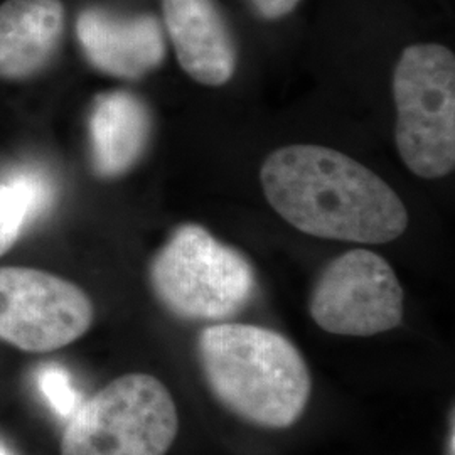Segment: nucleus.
<instances>
[{
	"label": "nucleus",
	"mask_w": 455,
	"mask_h": 455,
	"mask_svg": "<svg viewBox=\"0 0 455 455\" xmlns=\"http://www.w3.org/2000/svg\"><path fill=\"white\" fill-rule=\"evenodd\" d=\"M150 133L146 105L127 92L100 95L90 115L92 157L98 174L116 178L140 159Z\"/></svg>",
	"instance_id": "11"
},
{
	"label": "nucleus",
	"mask_w": 455,
	"mask_h": 455,
	"mask_svg": "<svg viewBox=\"0 0 455 455\" xmlns=\"http://www.w3.org/2000/svg\"><path fill=\"white\" fill-rule=\"evenodd\" d=\"M260 180L270 206L310 236L383 244L408 227L407 208L385 180L327 147L278 148L261 165Z\"/></svg>",
	"instance_id": "1"
},
{
	"label": "nucleus",
	"mask_w": 455,
	"mask_h": 455,
	"mask_svg": "<svg viewBox=\"0 0 455 455\" xmlns=\"http://www.w3.org/2000/svg\"><path fill=\"white\" fill-rule=\"evenodd\" d=\"M197 355L212 395L246 422L285 428L309 403V368L292 342L272 329L210 325L199 336Z\"/></svg>",
	"instance_id": "2"
},
{
	"label": "nucleus",
	"mask_w": 455,
	"mask_h": 455,
	"mask_svg": "<svg viewBox=\"0 0 455 455\" xmlns=\"http://www.w3.org/2000/svg\"><path fill=\"white\" fill-rule=\"evenodd\" d=\"M259 16L268 20H276L289 16L302 0H250Z\"/></svg>",
	"instance_id": "15"
},
{
	"label": "nucleus",
	"mask_w": 455,
	"mask_h": 455,
	"mask_svg": "<svg viewBox=\"0 0 455 455\" xmlns=\"http://www.w3.org/2000/svg\"><path fill=\"white\" fill-rule=\"evenodd\" d=\"M403 300L390 263L358 248L325 267L310 297V315L325 332L368 338L402 324Z\"/></svg>",
	"instance_id": "7"
},
{
	"label": "nucleus",
	"mask_w": 455,
	"mask_h": 455,
	"mask_svg": "<svg viewBox=\"0 0 455 455\" xmlns=\"http://www.w3.org/2000/svg\"><path fill=\"white\" fill-rule=\"evenodd\" d=\"M76 34L88 61L116 78H140L161 65L165 54L163 28L150 14L116 16L98 7L84 9Z\"/></svg>",
	"instance_id": "8"
},
{
	"label": "nucleus",
	"mask_w": 455,
	"mask_h": 455,
	"mask_svg": "<svg viewBox=\"0 0 455 455\" xmlns=\"http://www.w3.org/2000/svg\"><path fill=\"white\" fill-rule=\"evenodd\" d=\"M2 182L11 186L22 201L28 227L51 212L56 188L44 169L36 165H22L11 171Z\"/></svg>",
	"instance_id": "12"
},
{
	"label": "nucleus",
	"mask_w": 455,
	"mask_h": 455,
	"mask_svg": "<svg viewBox=\"0 0 455 455\" xmlns=\"http://www.w3.org/2000/svg\"><path fill=\"white\" fill-rule=\"evenodd\" d=\"M150 283L178 317L221 321L255 292V272L240 251L197 225L180 227L150 265Z\"/></svg>",
	"instance_id": "5"
},
{
	"label": "nucleus",
	"mask_w": 455,
	"mask_h": 455,
	"mask_svg": "<svg viewBox=\"0 0 455 455\" xmlns=\"http://www.w3.org/2000/svg\"><path fill=\"white\" fill-rule=\"evenodd\" d=\"M0 455H12L9 452V449L4 445V443H0Z\"/></svg>",
	"instance_id": "17"
},
{
	"label": "nucleus",
	"mask_w": 455,
	"mask_h": 455,
	"mask_svg": "<svg viewBox=\"0 0 455 455\" xmlns=\"http://www.w3.org/2000/svg\"><path fill=\"white\" fill-rule=\"evenodd\" d=\"M178 430L176 403L163 383L124 374L68 419L61 455H165Z\"/></svg>",
	"instance_id": "4"
},
{
	"label": "nucleus",
	"mask_w": 455,
	"mask_h": 455,
	"mask_svg": "<svg viewBox=\"0 0 455 455\" xmlns=\"http://www.w3.org/2000/svg\"><path fill=\"white\" fill-rule=\"evenodd\" d=\"M164 22L180 68L206 86H221L236 68V48L212 0H163Z\"/></svg>",
	"instance_id": "9"
},
{
	"label": "nucleus",
	"mask_w": 455,
	"mask_h": 455,
	"mask_svg": "<svg viewBox=\"0 0 455 455\" xmlns=\"http://www.w3.org/2000/svg\"><path fill=\"white\" fill-rule=\"evenodd\" d=\"M395 142L408 171L439 180L455 165V56L442 44L403 49L393 73Z\"/></svg>",
	"instance_id": "3"
},
{
	"label": "nucleus",
	"mask_w": 455,
	"mask_h": 455,
	"mask_svg": "<svg viewBox=\"0 0 455 455\" xmlns=\"http://www.w3.org/2000/svg\"><path fill=\"white\" fill-rule=\"evenodd\" d=\"M93 317L90 297L73 282L28 267L0 268V341L51 353L78 341Z\"/></svg>",
	"instance_id": "6"
},
{
	"label": "nucleus",
	"mask_w": 455,
	"mask_h": 455,
	"mask_svg": "<svg viewBox=\"0 0 455 455\" xmlns=\"http://www.w3.org/2000/svg\"><path fill=\"white\" fill-rule=\"evenodd\" d=\"M65 31L61 0H7L0 5V78L26 80L48 65Z\"/></svg>",
	"instance_id": "10"
},
{
	"label": "nucleus",
	"mask_w": 455,
	"mask_h": 455,
	"mask_svg": "<svg viewBox=\"0 0 455 455\" xmlns=\"http://www.w3.org/2000/svg\"><path fill=\"white\" fill-rule=\"evenodd\" d=\"M455 427H454V415L451 417V432H449V439H447V451L445 455H454V442H455Z\"/></svg>",
	"instance_id": "16"
},
{
	"label": "nucleus",
	"mask_w": 455,
	"mask_h": 455,
	"mask_svg": "<svg viewBox=\"0 0 455 455\" xmlns=\"http://www.w3.org/2000/svg\"><path fill=\"white\" fill-rule=\"evenodd\" d=\"M37 385L51 410L61 419L68 420L83 403L71 374L60 364L43 366L37 374Z\"/></svg>",
	"instance_id": "13"
},
{
	"label": "nucleus",
	"mask_w": 455,
	"mask_h": 455,
	"mask_svg": "<svg viewBox=\"0 0 455 455\" xmlns=\"http://www.w3.org/2000/svg\"><path fill=\"white\" fill-rule=\"evenodd\" d=\"M26 225V212L16 191L0 182V257L16 243Z\"/></svg>",
	"instance_id": "14"
}]
</instances>
